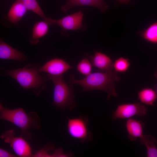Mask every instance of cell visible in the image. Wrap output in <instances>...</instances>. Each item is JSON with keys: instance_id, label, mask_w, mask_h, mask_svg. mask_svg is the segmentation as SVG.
<instances>
[{"instance_id": "25", "label": "cell", "mask_w": 157, "mask_h": 157, "mask_svg": "<svg viewBox=\"0 0 157 157\" xmlns=\"http://www.w3.org/2000/svg\"><path fill=\"white\" fill-rule=\"evenodd\" d=\"M76 0H67L66 3L62 6L61 8V10L64 13H65L69 9L71 4Z\"/></svg>"}, {"instance_id": "8", "label": "cell", "mask_w": 157, "mask_h": 157, "mask_svg": "<svg viewBox=\"0 0 157 157\" xmlns=\"http://www.w3.org/2000/svg\"><path fill=\"white\" fill-rule=\"evenodd\" d=\"M83 14L81 10L78 11L56 20L51 18L49 25L57 24L67 30H75L83 26L82 19Z\"/></svg>"}, {"instance_id": "10", "label": "cell", "mask_w": 157, "mask_h": 157, "mask_svg": "<svg viewBox=\"0 0 157 157\" xmlns=\"http://www.w3.org/2000/svg\"><path fill=\"white\" fill-rule=\"evenodd\" d=\"M0 58L22 62L28 59L23 53L9 45L1 39L0 40Z\"/></svg>"}, {"instance_id": "19", "label": "cell", "mask_w": 157, "mask_h": 157, "mask_svg": "<svg viewBox=\"0 0 157 157\" xmlns=\"http://www.w3.org/2000/svg\"><path fill=\"white\" fill-rule=\"evenodd\" d=\"M130 63L128 58L121 57L116 60L113 63V68L117 73H125L129 69Z\"/></svg>"}, {"instance_id": "11", "label": "cell", "mask_w": 157, "mask_h": 157, "mask_svg": "<svg viewBox=\"0 0 157 157\" xmlns=\"http://www.w3.org/2000/svg\"><path fill=\"white\" fill-rule=\"evenodd\" d=\"M28 10L20 0H16L9 10L7 18L10 23L15 25L16 24Z\"/></svg>"}, {"instance_id": "12", "label": "cell", "mask_w": 157, "mask_h": 157, "mask_svg": "<svg viewBox=\"0 0 157 157\" xmlns=\"http://www.w3.org/2000/svg\"><path fill=\"white\" fill-rule=\"evenodd\" d=\"M144 124L141 121L129 118L126 122V126L128 132V136L132 141H135L143 136Z\"/></svg>"}, {"instance_id": "16", "label": "cell", "mask_w": 157, "mask_h": 157, "mask_svg": "<svg viewBox=\"0 0 157 157\" xmlns=\"http://www.w3.org/2000/svg\"><path fill=\"white\" fill-rule=\"evenodd\" d=\"M138 98L142 104L153 106L157 99V93L152 89L144 88L138 93Z\"/></svg>"}, {"instance_id": "14", "label": "cell", "mask_w": 157, "mask_h": 157, "mask_svg": "<svg viewBox=\"0 0 157 157\" xmlns=\"http://www.w3.org/2000/svg\"><path fill=\"white\" fill-rule=\"evenodd\" d=\"M49 25L44 21L35 23L33 28L32 36L29 39L30 43L34 45L37 44L40 39L47 34L49 31Z\"/></svg>"}, {"instance_id": "27", "label": "cell", "mask_w": 157, "mask_h": 157, "mask_svg": "<svg viewBox=\"0 0 157 157\" xmlns=\"http://www.w3.org/2000/svg\"><path fill=\"white\" fill-rule=\"evenodd\" d=\"M156 92V93H157V87L156 89V90H155Z\"/></svg>"}, {"instance_id": "21", "label": "cell", "mask_w": 157, "mask_h": 157, "mask_svg": "<svg viewBox=\"0 0 157 157\" xmlns=\"http://www.w3.org/2000/svg\"><path fill=\"white\" fill-rule=\"evenodd\" d=\"M54 146L52 144L47 145L46 147L36 152L33 154L32 157H50V154L48 153V151L53 150Z\"/></svg>"}, {"instance_id": "15", "label": "cell", "mask_w": 157, "mask_h": 157, "mask_svg": "<svg viewBox=\"0 0 157 157\" xmlns=\"http://www.w3.org/2000/svg\"><path fill=\"white\" fill-rule=\"evenodd\" d=\"M140 142L144 145L147 151V157H157V140L151 135H143L140 138Z\"/></svg>"}, {"instance_id": "22", "label": "cell", "mask_w": 157, "mask_h": 157, "mask_svg": "<svg viewBox=\"0 0 157 157\" xmlns=\"http://www.w3.org/2000/svg\"><path fill=\"white\" fill-rule=\"evenodd\" d=\"M87 6L95 7L92 0H76L71 5L70 8L76 6Z\"/></svg>"}, {"instance_id": "20", "label": "cell", "mask_w": 157, "mask_h": 157, "mask_svg": "<svg viewBox=\"0 0 157 157\" xmlns=\"http://www.w3.org/2000/svg\"><path fill=\"white\" fill-rule=\"evenodd\" d=\"M92 63L87 58L82 59L78 64L76 68L80 74L88 76L91 73L92 70Z\"/></svg>"}, {"instance_id": "17", "label": "cell", "mask_w": 157, "mask_h": 157, "mask_svg": "<svg viewBox=\"0 0 157 157\" xmlns=\"http://www.w3.org/2000/svg\"><path fill=\"white\" fill-rule=\"evenodd\" d=\"M138 33L144 39L151 43H157V22L151 24Z\"/></svg>"}, {"instance_id": "18", "label": "cell", "mask_w": 157, "mask_h": 157, "mask_svg": "<svg viewBox=\"0 0 157 157\" xmlns=\"http://www.w3.org/2000/svg\"><path fill=\"white\" fill-rule=\"evenodd\" d=\"M20 0L28 10L36 14L49 24L50 18H47L45 16L37 0Z\"/></svg>"}, {"instance_id": "9", "label": "cell", "mask_w": 157, "mask_h": 157, "mask_svg": "<svg viewBox=\"0 0 157 157\" xmlns=\"http://www.w3.org/2000/svg\"><path fill=\"white\" fill-rule=\"evenodd\" d=\"M72 67L63 60L55 58L47 62L38 69L39 73L46 72L55 76L62 75Z\"/></svg>"}, {"instance_id": "26", "label": "cell", "mask_w": 157, "mask_h": 157, "mask_svg": "<svg viewBox=\"0 0 157 157\" xmlns=\"http://www.w3.org/2000/svg\"><path fill=\"white\" fill-rule=\"evenodd\" d=\"M122 3H126L129 2L131 0H116Z\"/></svg>"}, {"instance_id": "23", "label": "cell", "mask_w": 157, "mask_h": 157, "mask_svg": "<svg viewBox=\"0 0 157 157\" xmlns=\"http://www.w3.org/2000/svg\"><path fill=\"white\" fill-rule=\"evenodd\" d=\"M95 7L99 8L101 12H104L108 8V6L103 0H92Z\"/></svg>"}, {"instance_id": "4", "label": "cell", "mask_w": 157, "mask_h": 157, "mask_svg": "<svg viewBox=\"0 0 157 157\" xmlns=\"http://www.w3.org/2000/svg\"><path fill=\"white\" fill-rule=\"evenodd\" d=\"M46 77L51 80L54 85L53 105L61 109H73L76 104L73 88L66 83L63 75L48 74Z\"/></svg>"}, {"instance_id": "6", "label": "cell", "mask_w": 157, "mask_h": 157, "mask_svg": "<svg viewBox=\"0 0 157 157\" xmlns=\"http://www.w3.org/2000/svg\"><path fill=\"white\" fill-rule=\"evenodd\" d=\"M15 134L14 130L11 129L4 132L0 138L9 144L18 157H32L31 148L26 140L21 136H15Z\"/></svg>"}, {"instance_id": "2", "label": "cell", "mask_w": 157, "mask_h": 157, "mask_svg": "<svg viewBox=\"0 0 157 157\" xmlns=\"http://www.w3.org/2000/svg\"><path fill=\"white\" fill-rule=\"evenodd\" d=\"M0 119L11 122L20 128L21 136L26 140L31 137L30 129H39L40 128V118L37 113L32 112L27 114L22 108L10 109L0 104Z\"/></svg>"}, {"instance_id": "13", "label": "cell", "mask_w": 157, "mask_h": 157, "mask_svg": "<svg viewBox=\"0 0 157 157\" xmlns=\"http://www.w3.org/2000/svg\"><path fill=\"white\" fill-rule=\"evenodd\" d=\"M90 60L94 66L102 70L105 71L113 67V63L110 58L101 52H95Z\"/></svg>"}, {"instance_id": "5", "label": "cell", "mask_w": 157, "mask_h": 157, "mask_svg": "<svg viewBox=\"0 0 157 157\" xmlns=\"http://www.w3.org/2000/svg\"><path fill=\"white\" fill-rule=\"evenodd\" d=\"M89 122L87 117L79 116L68 118L67 129L69 135L81 142L84 143L91 141L93 135L88 128Z\"/></svg>"}, {"instance_id": "1", "label": "cell", "mask_w": 157, "mask_h": 157, "mask_svg": "<svg viewBox=\"0 0 157 157\" xmlns=\"http://www.w3.org/2000/svg\"><path fill=\"white\" fill-rule=\"evenodd\" d=\"M113 67L104 72H96L91 73L81 79H75L74 75L69 78L70 82L73 84H78L81 85L83 91L94 90L105 92L107 94V99L111 96H118L115 88V82L120 80V77L118 73L113 71Z\"/></svg>"}, {"instance_id": "7", "label": "cell", "mask_w": 157, "mask_h": 157, "mask_svg": "<svg viewBox=\"0 0 157 157\" xmlns=\"http://www.w3.org/2000/svg\"><path fill=\"white\" fill-rule=\"evenodd\" d=\"M147 111V108L141 103L122 104L117 106L112 117L116 120L129 119L136 115L142 117L146 115Z\"/></svg>"}, {"instance_id": "24", "label": "cell", "mask_w": 157, "mask_h": 157, "mask_svg": "<svg viewBox=\"0 0 157 157\" xmlns=\"http://www.w3.org/2000/svg\"><path fill=\"white\" fill-rule=\"evenodd\" d=\"M16 154H12L2 148H0V157H17Z\"/></svg>"}, {"instance_id": "3", "label": "cell", "mask_w": 157, "mask_h": 157, "mask_svg": "<svg viewBox=\"0 0 157 157\" xmlns=\"http://www.w3.org/2000/svg\"><path fill=\"white\" fill-rule=\"evenodd\" d=\"M38 69L26 65L22 69L9 70L6 71V74L12 77L25 89H32L37 96L47 88L46 78L39 74Z\"/></svg>"}]
</instances>
